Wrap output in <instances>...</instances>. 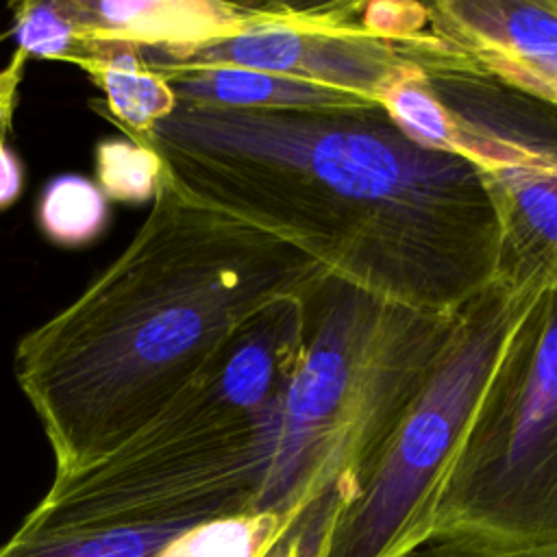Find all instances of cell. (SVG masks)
I'll return each instance as SVG.
<instances>
[{
	"instance_id": "obj_1",
	"label": "cell",
	"mask_w": 557,
	"mask_h": 557,
	"mask_svg": "<svg viewBox=\"0 0 557 557\" xmlns=\"http://www.w3.org/2000/svg\"><path fill=\"white\" fill-rule=\"evenodd\" d=\"M141 146L198 200L405 307L455 315L498 281L479 165L409 137L381 100L326 109L178 102Z\"/></svg>"
},
{
	"instance_id": "obj_2",
	"label": "cell",
	"mask_w": 557,
	"mask_h": 557,
	"mask_svg": "<svg viewBox=\"0 0 557 557\" xmlns=\"http://www.w3.org/2000/svg\"><path fill=\"white\" fill-rule=\"evenodd\" d=\"M324 274L292 244L191 196L165 168L126 248L15 346V381L54 472L131 440L257 315Z\"/></svg>"
},
{
	"instance_id": "obj_3",
	"label": "cell",
	"mask_w": 557,
	"mask_h": 557,
	"mask_svg": "<svg viewBox=\"0 0 557 557\" xmlns=\"http://www.w3.org/2000/svg\"><path fill=\"white\" fill-rule=\"evenodd\" d=\"M457 315V313H455ZM435 315L324 274L305 298V342L274 416L252 513L281 533L265 557H318L448 342Z\"/></svg>"
},
{
	"instance_id": "obj_4",
	"label": "cell",
	"mask_w": 557,
	"mask_h": 557,
	"mask_svg": "<svg viewBox=\"0 0 557 557\" xmlns=\"http://www.w3.org/2000/svg\"><path fill=\"white\" fill-rule=\"evenodd\" d=\"M261 422L209 379L111 453L54 472L0 557H159L183 533L252 513Z\"/></svg>"
},
{
	"instance_id": "obj_5",
	"label": "cell",
	"mask_w": 557,
	"mask_h": 557,
	"mask_svg": "<svg viewBox=\"0 0 557 557\" xmlns=\"http://www.w3.org/2000/svg\"><path fill=\"white\" fill-rule=\"evenodd\" d=\"M429 542L557 548V289L529 302L446 466Z\"/></svg>"
},
{
	"instance_id": "obj_6",
	"label": "cell",
	"mask_w": 557,
	"mask_h": 557,
	"mask_svg": "<svg viewBox=\"0 0 557 557\" xmlns=\"http://www.w3.org/2000/svg\"><path fill=\"white\" fill-rule=\"evenodd\" d=\"M540 289L498 278L455 315L433 374L333 520L318 557H407L431 540L450 455Z\"/></svg>"
},
{
	"instance_id": "obj_7",
	"label": "cell",
	"mask_w": 557,
	"mask_h": 557,
	"mask_svg": "<svg viewBox=\"0 0 557 557\" xmlns=\"http://www.w3.org/2000/svg\"><path fill=\"white\" fill-rule=\"evenodd\" d=\"M420 67L446 113L448 150L479 165L492 191L498 278L557 289V102L440 50Z\"/></svg>"
},
{
	"instance_id": "obj_8",
	"label": "cell",
	"mask_w": 557,
	"mask_h": 557,
	"mask_svg": "<svg viewBox=\"0 0 557 557\" xmlns=\"http://www.w3.org/2000/svg\"><path fill=\"white\" fill-rule=\"evenodd\" d=\"M363 4H274V11L231 35L185 48H141L159 72L242 67L292 76L361 98L379 100L392 85L420 74V59L440 48L429 33L420 41L379 37L363 28Z\"/></svg>"
},
{
	"instance_id": "obj_9",
	"label": "cell",
	"mask_w": 557,
	"mask_h": 557,
	"mask_svg": "<svg viewBox=\"0 0 557 557\" xmlns=\"http://www.w3.org/2000/svg\"><path fill=\"white\" fill-rule=\"evenodd\" d=\"M442 52L542 96L557 83V2L442 0L426 7Z\"/></svg>"
},
{
	"instance_id": "obj_10",
	"label": "cell",
	"mask_w": 557,
	"mask_h": 557,
	"mask_svg": "<svg viewBox=\"0 0 557 557\" xmlns=\"http://www.w3.org/2000/svg\"><path fill=\"white\" fill-rule=\"evenodd\" d=\"M83 39V54L96 44L131 48H185L220 39L268 17L274 4L198 0L85 2L65 0ZM78 61V59H76ZM74 61V63H76Z\"/></svg>"
},
{
	"instance_id": "obj_11",
	"label": "cell",
	"mask_w": 557,
	"mask_h": 557,
	"mask_svg": "<svg viewBox=\"0 0 557 557\" xmlns=\"http://www.w3.org/2000/svg\"><path fill=\"white\" fill-rule=\"evenodd\" d=\"M163 76L176 100L187 104L226 109H326L370 100L326 85L242 67H200Z\"/></svg>"
},
{
	"instance_id": "obj_12",
	"label": "cell",
	"mask_w": 557,
	"mask_h": 557,
	"mask_svg": "<svg viewBox=\"0 0 557 557\" xmlns=\"http://www.w3.org/2000/svg\"><path fill=\"white\" fill-rule=\"evenodd\" d=\"M76 65L102 89L109 111L124 126L128 139L137 144H144L154 124L178 104L168 78L150 70L131 46H89Z\"/></svg>"
},
{
	"instance_id": "obj_13",
	"label": "cell",
	"mask_w": 557,
	"mask_h": 557,
	"mask_svg": "<svg viewBox=\"0 0 557 557\" xmlns=\"http://www.w3.org/2000/svg\"><path fill=\"white\" fill-rule=\"evenodd\" d=\"M37 222L57 246H87L107 228L109 198L94 181L81 174H61L44 187Z\"/></svg>"
},
{
	"instance_id": "obj_14",
	"label": "cell",
	"mask_w": 557,
	"mask_h": 557,
	"mask_svg": "<svg viewBox=\"0 0 557 557\" xmlns=\"http://www.w3.org/2000/svg\"><path fill=\"white\" fill-rule=\"evenodd\" d=\"M278 533L281 522L274 516H224L183 533L159 557H265Z\"/></svg>"
},
{
	"instance_id": "obj_15",
	"label": "cell",
	"mask_w": 557,
	"mask_h": 557,
	"mask_svg": "<svg viewBox=\"0 0 557 557\" xmlns=\"http://www.w3.org/2000/svg\"><path fill=\"white\" fill-rule=\"evenodd\" d=\"M163 170L159 152L133 139H102L96 146V185L107 198L133 205L152 200Z\"/></svg>"
},
{
	"instance_id": "obj_16",
	"label": "cell",
	"mask_w": 557,
	"mask_h": 557,
	"mask_svg": "<svg viewBox=\"0 0 557 557\" xmlns=\"http://www.w3.org/2000/svg\"><path fill=\"white\" fill-rule=\"evenodd\" d=\"M13 37L26 57L76 61L83 57V39L65 0L20 2L13 7Z\"/></svg>"
},
{
	"instance_id": "obj_17",
	"label": "cell",
	"mask_w": 557,
	"mask_h": 557,
	"mask_svg": "<svg viewBox=\"0 0 557 557\" xmlns=\"http://www.w3.org/2000/svg\"><path fill=\"white\" fill-rule=\"evenodd\" d=\"M420 74L392 85L379 100L409 137L429 148L448 150L446 113L433 94L424 87Z\"/></svg>"
},
{
	"instance_id": "obj_18",
	"label": "cell",
	"mask_w": 557,
	"mask_h": 557,
	"mask_svg": "<svg viewBox=\"0 0 557 557\" xmlns=\"http://www.w3.org/2000/svg\"><path fill=\"white\" fill-rule=\"evenodd\" d=\"M26 61H28V57L24 52L15 50L13 57L9 59V63L4 67H0V141H4V135L9 133L11 122H13Z\"/></svg>"
},
{
	"instance_id": "obj_19",
	"label": "cell",
	"mask_w": 557,
	"mask_h": 557,
	"mask_svg": "<svg viewBox=\"0 0 557 557\" xmlns=\"http://www.w3.org/2000/svg\"><path fill=\"white\" fill-rule=\"evenodd\" d=\"M24 185V170L17 154L0 141V209L13 205Z\"/></svg>"
},
{
	"instance_id": "obj_20",
	"label": "cell",
	"mask_w": 557,
	"mask_h": 557,
	"mask_svg": "<svg viewBox=\"0 0 557 557\" xmlns=\"http://www.w3.org/2000/svg\"><path fill=\"white\" fill-rule=\"evenodd\" d=\"M407 557H507V555H490V553H481V550L459 546V544H450V542H426L420 548H416L413 553H409ZM513 557H557V548L546 550V553L513 555Z\"/></svg>"
}]
</instances>
